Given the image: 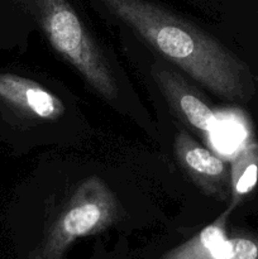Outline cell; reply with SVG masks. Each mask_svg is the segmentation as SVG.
<instances>
[{
	"label": "cell",
	"instance_id": "obj_1",
	"mask_svg": "<svg viewBox=\"0 0 258 259\" xmlns=\"http://www.w3.org/2000/svg\"><path fill=\"white\" fill-rule=\"evenodd\" d=\"M164 58L224 100L244 101L252 85L244 63L201 29L148 0H100Z\"/></svg>",
	"mask_w": 258,
	"mask_h": 259
},
{
	"label": "cell",
	"instance_id": "obj_2",
	"mask_svg": "<svg viewBox=\"0 0 258 259\" xmlns=\"http://www.w3.org/2000/svg\"><path fill=\"white\" fill-rule=\"evenodd\" d=\"M35 18L56 52L105 100L118 98L108 61L68 0H30Z\"/></svg>",
	"mask_w": 258,
	"mask_h": 259
},
{
	"label": "cell",
	"instance_id": "obj_3",
	"mask_svg": "<svg viewBox=\"0 0 258 259\" xmlns=\"http://www.w3.org/2000/svg\"><path fill=\"white\" fill-rule=\"evenodd\" d=\"M119 217L120 206L113 191L99 177H89L46 228L29 259H65L78 239L105 232Z\"/></svg>",
	"mask_w": 258,
	"mask_h": 259
},
{
	"label": "cell",
	"instance_id": "obj_5",
	"mask_svg": "<svg viewBox=\"0 0 258 259\" xmlns=\"http://www.w3.org/2000/svg\"><path fill=\"white\" fill-rule=\"evenodd\" d=\"M152 76L181 120L205 136H210L215 131L218 125L217 113L176 71L156 62L152 66Z\"/></svg>",
	"mask_w": 258,
	"mask_h": 259
},
{
	"label": "cell",
	"instance_id": "obj_7",
	"mask_svg": "<svg viewBox=\"0 0 258 259\" xmlns=\"http://www.w3.org/2000/svg\"><path fill=\"white\" fill-rule=\"evenodd\" d=\"M229 207L235 209L254 190L258 181V143L244 144L230 159Z\"/></svg>",
	"mask_w": 258,
	"mask_h": 259
},
{
	"label": "cell",
	"instance_id": "obj_6",
	"mask_svg": "<svg viewBox=\"0 0 258 259\" xmlns=\"http://www.w3.org/2000/svg\"><path fill=\"white\" fill-rule=\"evenodd\" d=\"M0 96L43 120H57L65 113L62 101L38 83L17 75H0Z\"/></svg>",
	"mask_w": 258,
	"mask_h": 259
},
{
	"label": "cell",
	"instance_id": "obj_4",
	"mask_svg": "<svg viewBox=\"0 0 258 259\" xmlns=\"http://www.w3.org/2000/svg\"><path fill=\"white\" fill-rule=\"evenodd\" d=\"M175 153L180 166L202 192L218 201L230 200V171L222 157L197 143L185 131L175 136Z\"/></svg>",
	"mask_w": 258,
	"mask_h": 259
}]
</instances>
